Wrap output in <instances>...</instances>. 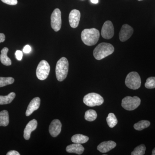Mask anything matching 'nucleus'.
<instances>
[{
    "mask_svg": "<svg viewBox=\"0 0 155 155\" xmlns=\"http://www.w3.org/2000/svg\"><path fill=\"white\" fill-rule=\"evenodd\" d=\"M100 36L98 30L95 28H87L82 31L81 38L84 44L92 46L96 44Z\"/></svg>",
    "mask_w": 155,
    "mask_h": 155,
    "instance_id": "1",
    "label": "nucleus"
},
{
    "mask_svg": "<svg viewBox=\"0 0 155 155\" xmlns=\"http://www.w3.org/2000/svg\"><path fill=\"white\" fill-rule=\"evenodd\" d=\"M114 51V48L112 45L103 42L100 43L95 48L93 55L96 60H101L112 54Z\"/></svg>",
    "mask_w": 155,
    "mask_h": 155,
    "instance_id": "2",
    "label": "nucleus"
},
{
    "mask_svg": "<svg viewBox=\"0 0 155 155\" xmlns=\"http://www.w3.org/2000/svg\"><path fill=\"white\" fill-rule=\"evenodd\" d=\"M69 62L66 58L63 57L58 61L56 67V75L58 81L66 79L69 71Z\"/></svg>",
    "mask_w": 155,
    "mask_h": 155,
    "instance_id": "3",
    "label": "nucleus"
},
{
    "mask_svg": "<svg viewBox=\"0 0 155 155\" xmlns=\"http://www.w3.org/2000/svg\"><path fill=\"white\" fill-rule=\"evenodd\" d=\"M125 83L126 86L129 88L137 89L141 86V78L137 72H130L126 76Z\"/></svg>",
    "mask_w": 155,
    "mask_h": 155,
    "instance_id": "4",
    "label": "nucleus"
},
{
    "mask_svg": "<svg viewBox=\"0 0 155 155\" xmlns=\"http://www.w3.org/2000/svg\"><path fill=\"white\" fill-rule=\"evenodd\" d=\"M104 100L101 96L95 93L86 95L83 98V102L86 105L93 107L100 106L104 103Z\"/></svg>",
    "mask_w": 155,
    "mask_h": 155,
    "instance_id": "5",
    "label": "nucleus"
},
{
    "mask_svg": "<svg viewBox=\"0 0 155 155\" xmlns=\"http://www.w3.org/2000/svg\"><path fill=\"white\" fill-rule=\"evenodd\" d=\"M141 100L138 97H125L122 100V106L125 110L128 111L133 110L140 105Z\"/></svg>",
    "mask_w": 155,
    "mask_h": 155,
    "instance_id": "6",
    "label": "nucleus"
},
{
    "mask_svg": "<svg viewBox=\"0 0 155 155\" xmlns=\"http://www.w3.org/2000/svg\"><path fill=\"white\" fill-rule=\"evenodd\" d=\"M50 66L47 61L43 60L40 62L36 69V76L40 80L47 78L50 73Z\"/></svg>",
    "mask_w": 155,
    "mask_h": 155,
    "instance_id": "7",
    "label": "nucleus"
},
{
    "mask_svg": "<svg viewBox=\"0 0 155 155\" xmlns=\"http://www.w3.org/2000/svg\"><path fill=\"white\" fill-rule=\"evenodd\" d=\"M61 11L59 9H55L51 16V26L54 31H58L61 29Z\"/></svg>",
    "mask_w": 155,
    "mask_h": 155,
    "instance_id": "8",
    "label": "nucleus"
},
{
    "mask_svg": "<svg viewBox=\"0 0 155 155\" xmlns=\"http://www.w3.org/2000/svg\"><path fill=\"white\" fill-rule=\"evenodd\" d=\"M102 36L106 39H110L114 36V28L110 21H107L104 23L101 32Z\"/></svg>",
    "mask_w": 155,
    "mask_h": 155,
    "instance_id": "9",
    "label": "nucleus"
},
{
    "mask_svg": "<svg viewBox=\"0 0 155 155\" xmlns=\"http://www.w3.org/2000/svg\"><path fill=\"white\" fill-rule=\"evenodd\" d=\"M134 32L133 28L127 24L122 25L119 34V39L121 41H127L132 36Z\"/></svg>",
    "mask_w": 155,
    "mask_h": 155,
    "instance_id": "10",
    "label": "nucleus"
},
{
    "mask_svg": "<svg viewBox=\"0 0 155 155\" xmlns=\"http://www.w3.org/2000/svg\"><path fill=\"white\" fill-rule=\"evenodd\" d=\"M81 14L78 10L74 9L69 14V24L72 28H76L78 26L80 21Z\"/></svg>",
    "mask_w": 155,
    "mask_h": 155,
    "instance_id": "11",
    "label": "nucleus"
},
{
    "mask_svg": "<svg viewBox=\"0 0 155 155\" xmlns=\"http://www.w3.org/2000/svg\"><path fill=\"white\" fill-rule=\"evenodd\" d=\"M62 124L61 121L58 119H54L51 122L49 128V133L53 137L58 136L61 131Z\"/></svg>",
    "mask_w": 155,
    "mask_h": 155,
    "instance_id": "12",
    "label": "nucleus"
},
{
    "mask_svg": "<svg viewBox=\"0 0 155 155\" xmlns=\"http://www.w3.org/2000/svg\"><path fill=\"white\" fill-rule=\"evenodd\" d=\"M38 122L36 120L34 119L28 122L26 125L24 130V138L26 140H28L30 138L31 134L32 131L35 130L37 127Z\"/></svg>",
    "mask_w": 155,
    "mask_h": 155,
    "instance_id": "13",
    "label": "nucleus"
},
{
    "mask_svg": "<svg viewBox=\"0 0 155 155\" xmlns=\"http://www.w3.org/2000/svg\"><path fill=\"white\" fill-rule=\"evenodd\" d=\"M116 143L115 142L109 140L107 141H104L101 143L97 146V149L100 152L106 153L110 151L116 147Z\"/></svg>",
    "mask_w": 155,
    "mask_h": 155,
    "instance_id": "14",
    "label": "nucleus"
},
{
    "mask_svg": "<svg viewBox=\"0 0 155 155\" xmlns=\"http://www.w3.org/2000/svg\"><path fill=\"white\" fill-rule=\"evenodd\" d=\"M40 104L41 99L38 97L34 98L31 100L26 110V113H25L26 116H30L35 111L37 110L39 107Z\"/></svg>",
    "mask_w": 155,
    "mask_h": 155,
    "instance_id": "15",
    "label": "nucleus"
},
{
    "mask_svg": "<svg viewBox=\"0 0 155 155\" xmlns=\"http://www.w3.org/2000/svg\"><path fill=\"white\" fill-rule=\"evenodd\" d=\"M84 150V147L81 144L77 143L69 145L66 148L67 152L74 153L78 155L82 154Z\"/></svg>",
    "mask_w": 155,
    "mask_h": 155,
    "instance_id": "16",
    "label": "nucleus"
},
{
    "mask_svg": "<svg viewBox=\"0 0 155 155\" xmlns=\"http://www.w3.org/2000/svg\"><path fill=\"white\" fill-rule=\"evenodd\" d=\"M8 51V48L6 47L3 48L1 51V54L0 55V61L1 63L3 65H5L6 66H11L12 64L11 59L7 55Z\"/></svg>",
    "mask_w": 155,
    "mask_h": 155,
    "instance_id": "17",
    "label": "nucleus"
},
{
    "mask_svg": "<svg viewBox=\"0 0 155 155\" xmlns=\"http://www.w3.org/2000/svg\"><path fill=\"white\" fill-rule=\"evenodd\" d=\"M89 137L86 136L81 134H76L73 135L71 138V140L74 143L82 144L88 141Z\"/></svg>",
    "mask_w": 155,
    "mask_h": 155,
    "instance_id": "18",
    "label": "nucleus"
},
{
    "mask_svg": "<svg viewBox=\"0 0 155 155\" xmlns=\"http://www.w3.org/2000/svg\"><path fill=\"white\" fill-rule=\"evenodd\" d=\"M9 123L8 112L6 110L0 112V126H7Z\"/></svg>",
    "mask_w": 155,
    "mask_h": 155,
    "instance_id": "19",
    "label": "nucleus"
},
{
    "mask_svg": "<svg viewBox=\"0 0 155 155\" xmlns=\"http://www.w3.org/2000/svg\"><path fill=\"white\" fill-rule=\"evenodd\" d=\"M16 97L15 93L11 92L7 96H0V105L8 104L12 102Z\"/></svg>",
    "mask_w": 155,
    "mask_h": 155,
    "instance_id": "20",
    "label": "nucleus"
},
{
    "mask_svg": "<svg viewBox=\"0 0 155 155\" xmlns=\"http://www.w3.org/2000/svg\"><path fill=\"white\" fill-rule=\"evenodd\" d=\"M150 125V122L147 120H142L134 125V129L137 130H141L147 128Z\"/></svg>",
    "mask_w": 155,
    "mask_h": 155,
    "instance_id": "21",
    "label": "nucleus"
},
{
    "mask_svg": "<svg viewBox=\"0 0 155 155\" xmlns=\"http://www.w3.org/2000/svg\"><path fill=\"white\" fill-rule=\"evenodd\" d=\"M107 122L109 127L113 128L117 125L118 120L115 114L113 113H110L107 118Z\"/></svg>",
    "mask_w": 155,
    "mask_h": 155,
    "instance_id": "22",
    "label": "nucleus"
},
{
    "mask_svg": "<svg viewBox=\"0 0 155 155\" xmlns=\"http://www.w3.org/2000/svg\"><path fill=\"white\" fill-rule=\"evenodd\" d=\"M97 114L95 111L93 110H89L85 112L84 118L87 121L92 122L97 119Z\"/></svg>",
    "mask_w": 155,
    "mask_h": 155,
    "instance_id": "23",
    "label": "nucleus"
},
{
    "mask_svg": "<svg viewBox=\"0 0 155 155\" xmlns=\"http://www.w3.org/2000/svg\"><path fill=\"white\" fill-rule=\"evenodd\" d=\"M14 82V79L12 77H0V87L12 84Z\"/></svg>",
    "mask_w": 155,
    "mask_h": 155,
    "instance_id": "24",
    "label": "nucleus"
},
{
    "mask_svg": "<svg viewBox=\"0 0 155 155\" xmlns=\"http://www.w3.org/2000/svg\"><path fill=\"white\" fill-rule=\"evenodd\" d=\"M146 148L144 144H141L138 146L137 147L134 149L133 151L131 153V155H143L145 153Z\"/></svg>",
    "mask_w": 155,
    "mask_h": 155,
    "instance_id": "25",
    "label": "nucleus"
},
{
    "mask_svg": "<svg viewBox=\"0 0 155 155\" xmlns=\"http://www.w3.org/2000/svg\"><path fill=\"white\" fill-rule=\"evenodd\" d=\"M145 86L148 89L155 88V77L148 78L145 84Z\"/></svg>",
    "mask_w": 155,
    "mask_h": 155,
    "instance_id": "26",
    "label": "nucleus"
},
{
    "mask_svg": "<svg viewBox=\"0 0 155 155\" xmlns=\"http://www.w3.org/2000/svg\"><path fill=\"white\" fill-rule=\"evenodd\" d=\"M3 3H5L7 5H17L18 2L17 0H1Z\"/></svg>",
    "mask_w": 155,
    "mask_h": 155,
    "instance_id": "27",
    "label": "nucleus"
},
{
    "mask_svg": "<svg viewBox=\"0 0 155 155\" xmlns=\"http://www.w3.org/2000/svg\"><path fill=\"white\" fill-rule=\"evenodd\" d=\"M15 55L17 60L19 61H21L23 57V53L22 51L17 50L15 53Z\"/></svg>",
    "mask_w": 155,
    "mask_h": 155,
    "instance_id": "28",
    "label": "nucleus"
},
{
    "mask_svg": "<svg viewBox=\"0 0 155 155\" xmlns=\"http://www.w3.org/2000/svg\"><path fill=\"white\" fill-rule=\"evenodd\" d=\"M31 50V47L30 46H29V45H26L23 48V51L25 54H28L30 52Z\"/></svg>",
    "mask_w": 155,
    "mask_h": 155,
    "instance_id": "29",
    "label": "nucleus"
},
{
    "mask_svg": "<svg viewBox=\"0 0 155 155\" xmlns=\"http://www.w3.org/2000/svg\"><path fill=\"white\" fill-rule=\"evenodd\" d=\"M7 155H20V154L17 151L11 150L7 153Z\"/></svg>",
    "mask_w": 155,
    "mask_h": 155,
    "instance_id": "30",
    "label": "nucleus"
},
{
    "mask_svg": "<svg viewBox=\"0 0 155 155\" xmlns=\"http://www.w3.org/2000/svg\"><path fill=\"white\" fill-rule=\"evenodd\" d=\"M5 40V36L3 33H0V43L3 42Z\"/></svg>",
    "mask_w": 155,
    "mask_h": 155,
    "instance_id": "31",
    "label": "nucleus"
},
{
    "mask_svg": "<svg viewBox=\"0 0 155 155\" xmlns=\"http://www.w3.org/2000/svg\"><path fill=\"white\" fill-rule=\"evenodd\" d=\"M91 2L93 4H97L98 3V0H91Z\"/></svg>",
    "mask_w": 155,
    "mask_h": 155,
    "instance_id": "32",
    "label": "nucleus"
},
{
    "mask_svg": "<svg viewBox=\"0 0 155 155\" xmlns=\"http://www.w3.org/2000/svg\"><path fill=\"white\" fill-rule=\"evenodd\" d=\"M152 155H155V148L152 151Z\"/></svg>",
    "mask_w": 155,
    "mask_h": 155,
    "instance_id": "33",
    "label": "nucleus"
},
{
    "mask_svg": "<svg viewBox=\"0 0 155 155\" xmlns=\"http://www.w3.org/2000/svg\"><path fill=\"white\" fill-rule=\"evenodd\" d=\"M138 1H143V0H138Z\"/></svg>",
    "mask_w": 155,
    "mask_h": 155,
    "instance_id": "34",
    "label": "nucleus"
}]
</instances>
